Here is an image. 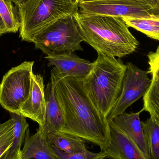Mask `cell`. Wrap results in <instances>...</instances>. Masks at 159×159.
I'll return each instance as SVG.
<instances>
[{"mask_svg":"<svg viewBox=\"0 0 159 159\" xmlns=\"http://www.w3.org/2000/svg\"><path fill=\"white\" fill-rule=\"evenodd\" d=\"M55 93L64 118L60 131L81 138L106 149L111 139L107 119L97 110L88 96L82 78L64 76L51 70Z\"/></svg>","mask_w":159,"mask_h":159,"instance_id":"1","label":"cell"},{"mask_svg":"<svg viewBox=\"0 0 159 159\" xmlns=\"http://www.w3.org/2000/svg\"><path fill=\"white\" fill-rule=\"evenodd\" d=\"M75 17L83 41L98 54L122 58L134 52L139 46L121 17L79 12Z\"/></svg>","mask_w":159,"mask_h":159,"instance_id":"2","label":"cell"},{"mask_svg":"<svg viewBox=\"0 0 159 159\" xmlns=\"http://www.w3.org/2000/svg\"><path fill=\"white\" fill-rule=\"evenodd\" d=\"M93 63L83 83L94 106L107 119L121 92L127 65L120 60L100 54Z\"/></svg>","mask_w":159,"mask_h":159,"instance_id":"3","label":"cell"},{"mask_svg":"<svg viewBox=\"0 0 159 159\" xmlns=\"http://www.w3.org/2000/svg\"><path fill=\"white\" fill-rule=\"evenodd\" d=\"M16 6L21 23L20 36L29 43L57 20L79 12L78 5L71 0H28Z\"/></svg>","mask_w":159,"mask_h":159,"instance_id":"4","label":"cell"},{"mask_svg":"<svg viewBox=\"0 0 159 159\" xmlns=\"http://www.w3.org/2000/svg\"><path fill=\"white\" fill-rule=\"evenodd\" d=\"M75 15L61 18L39 33L32 43L47 56L83 50V42Z\"/></svg>","mask_w":159,"mask_h":159,"instance_id":"5","label":"cell"},{"mask_svg":"<svg viewBox=\"0 0 159 159\" xmlns=\"http://www.w3.org/2000/svg\"><path fill=\"white\" fill-rule=\"evenodd\" d=\"M34 62L24 61L12 68L0 84V104L9 113L19 114L30 90Z\"/></svg>","mask_w":159,"mask_h":159,"instance_id":"6","label":"cell"},{"mask_svg":"<svg viewBox=\"0 0 159 159\" xmlns=\"http://www.w3.org/2000/svg\"><path fill=\"white\" fill-rule=\"evenodd\" d=\"M79 13L116 17H142L153 15V8L143 0H105L78 4Z\"/></svg>","mask_w":159,"mask_h":159,"instance_id":"7","label":"cell"},{"mask_svg":"<svg viewBox=\"0 0 159 159\" xmlns=\"http://www.w3.org/2000/svg\"><path fill=\"white\" fill-rule=\"evenodd\" d=\"M127 70L121 92L117 101L107 117L108 122L115 117L125 112L127 108L143 96L151 84V80L146 71L131 62L126 64Z\"/></svg>","mask_w":159,"mask_h":159,"instance_id":"8","label":"cell"},{"mask_svg":"<svg viewBox=\"0 0 159 159\" xmlns=\"http://www.w3.org/2000/svg\"><path fill=\"white\" fill-rule=\"evenodd\" d=\"M142 112V110L137 113L125 112L114 118L109 124L129 138L146 159H152L139 117Z\"/></svg>","mask_w":159,"mask_h":159,"instance_id":"9","label":"cell"},{"mask_svg":"<svg viewBox=\"0 0 159 159\" xmlns=\"http://www.w3.org/2000/svg\"><path fill=\"white\" fill-rule=\"evenodd\" d=\"M43 78L39 74L33 73L29 97L22 105L19 114L30 119L42 127L45 121L46 102Z\"/></svg>","mask_w":159,"mask_h":159,"instance_id":"10","label":"cell"},{"mask_svg":"<svg viewBox=\"0 0 159 159\" xmlns=\"http://www.w3.org/2000/svg\"><path fill=\"white\" fill-rule=\"evenodd\" d=\"M48 67L54 66L64 76L84 78L90 73L94 65L87 60L80 58L73 53L45 57Z\"/></svg>","mask_w":159,"mask_h":159,"instance_id":"11","label":"cell"},{"mask_svg":"<svg viewBox=\"0 0 159 159\" xmlns=\"http://www.w3.org/2000/svg\"><path fill=\"white\" fill-rule=\"evenodd\" d=\"M110 126V125H109ZM110 142L103 152L112 159H146L134 143L126 135L110 126Z\"/></svg>","mask_w":159,"mask_h":159,"instance_id":"12","label":"cell"},{"mask_svg":"<svg viewBox=\"0 0 159 159\" xmlns=\"http://www.w3.org/2000/svg\"><path fill=\"white\" fill-rule=\"evenodd\" d=\"M21 148L22 159H57L52 150V144L47 134L37 130L32 135L28 129Z\"/></svg>","mask_w":159,"mask_h":159,"instance_id":"13","label":"cell"},{"mask_svg":"<svg viewBox=\"0 0 159 159\" xmlns=\"http://www.w3.org/2000/svg\"><path fill=\"white\" fill-rule=\"evenodd\" d=\"M46 110L45 121L42 127L38 129L45 134L60 131L64 124V118L55 93V81L50 79L45 90Z\"/></svg>","mask_w":159,"mask_h":159,"instance_id":"14","label":"cell"},{"mask_svg":"<svg viewBox=\"0 0 159 159\" xmlns=\"http://www.w3.org/2000/svg\"><path fill=\"white\" fill-rule=\"evenodd\" d=\"M14 122V140L11 146L0 157V159H22L21 146L24 142L29 125L26 117L19 114L10 113Z\"/></svg>","mask_w":159,"mask_h":159,"instance_id":"15","label":"cell"},{"mask_svg":"<svg viewBox=\"0 0 159 159\" xmlns=\"http://www.w3.org/2000/svg\"><path fill=\"white\" fill-rule=\"evenodd\" d=\"M48 137L53 145L69 154L84 152L88 150L84 140L61 131L49 133Z\"/></svg>","mask_w":159,"mask_h":159,"instance_id":"16","label":"cell"},{"mask_svg":"<svg viewBox=\"0 0 159 159\" xmlns=\"http://www.w3.org/2000/svg\"><path fill=\"white\" fill-rule=\"evenodd\" d=\"M128 27L144 34L149 38L159 41V16L154 15L142 17H123Z\"/></svg>","mask_w":159,"mask_h":159,"instance_id":"17","label":"cell"},{"mask_svg":"<svg viewBox=\"0 0 159 159\" xmlns=\"http://www.w3.org/2000/svg\"><path fill=\"white\" fill-rule=\"evenodd\" d=\"M10 0H0V17L6 33H16L20 29V19L16 6Z\"/></svg>","mask_w":159,"mask_h":159,"instance_id":"18","label":"cell"},{"mask_svg":"<svg viewBox=\"0 0 159 159\" xmlns=\"http://www.w3.org/2000/svg\"><path fill=\"white\" fill-rule=\"evenodd\" d=\"M141 123L151 159H159V121L150 116Z\"/></svg>","mask_w":159,"mask_h":159,"instance_id":"19","label":"cell"},{"mask_svg":"<svg viewBox=\"0 0 159 159\" xmlns=\"http://www.w3.org/2000/svg\"><path fill=\"white\" fill-rule=\"evenodd\" d=\"M143 107L146 111L159 121V77H152L151 84L143 96Z\"/></svg>","mask_w":159,"mask_h":159,"instance_id":"20","label":"cell"},{"mask_svg":"<svg viewBox=\"0 0 159 159\" xmlns=\"http://www.w3.org/2000/svg\"><path fill=\"white\" fill-rule=\"evenodd\" d=\"M14 140V122L10 118L0 124V157L11 146Z\"/></svg>","mask_w":159,"mask_h":159,"instance_id":"21","label":"cell"},{"mask_svg":"<svg viewBox=\"0 0 159 159\" xmlns=\"http://www.w3.org/2000/svg\"><path fill=\"white\" fill-rule=\"evenodd\" d=\"M52 148L57 159H104L106 158L105 154L102 151L100 153H95L87 150L80 153L69 154L53 145Z\"/></svg>","mask_w":159,"mask_h":159,"instance_id":"22","label":"cell"},{"mask_svg":"<svg viewBox=\"0 0 159 159\" xmlns=\"http://www.w3.org/2000/svg\"><path fill=\"white\" fill-rule=\"evenodd\" d=\"M149 70L148 73L152 77H159V46L155 52H150L148 55Z\"/></svg>","mask_w":159,"mask_h":159,"instance_id":"23","label":"cell"},{"mask_svg":"<svg viewBox=\"0 0 159 159\" xmlns=\"http://www.w3.org/2000/svg\"><path fill=\"white\" fill-rule=\"evenodd\" d=\"M143 1L154 9L157 6L159 0H143Z\"/></svg>","mask_w":159,"mask_h":159,"instance_id":"24","label":"cell"},{"mask_svg":"<svg viewBox=\"0 0 159 159\" xmlns=\"http://www.w3.org/2000/svg\"><path fill=\"white\" fill-rule=\"evenodd\" d=\"M0 32L2 34L6 33L4 26L1 17H0Z\"/></svg>","mask_w":159,"mask_h":159,"instance_id":"25","label":"cell"},{"mask_svg":"<svg viewBox=\"0 0 159 159\" xmlns=\"http://www.w3.org/2000/svg\"><path fill=\"white\" fill-rule=\"evenodd\" d=\"M153 15L159 16V0L157 6L153 9Z\"/></svg>","mask_w":159,"mask_h":159,"instance_id":"26","label":"cell"},{"mask_svg":"<svg viewBox=\"0 0 159 159\" xmlns=\"http://www.w3.org/2000/svg\"><path fill=\"white\" fill-rule=\"evenodd\" d=\"M10 1H11L12 2L14 3L16 5H18L20 4L27 2L28 0H10Z\"/></svg>","mask_w":159,"mask_h":159,"instance_id":"27","label":"cell"},{"mask_svg":"<svg viewBox=\"0 0 159 159\" xmlns=\"http://www.w3.org/2000/svg\"><path fill=\"white\" fill-rule=\"evenodd\" d=\"M105 1V0H79V3H81L89 2H96V1Z\"/></svg>","mask_w":159,"mask_h":159,"instance_id":"28","label":"cell"},{"mask_svg":"<svg viewBox=\"0 0 159 159\" xmlns=\"http://www.w3.org/2000/svg\"><path fill=\"white\" fill-rule=\"evenodd\" d=\"M73 3L78 4L79 3V0H71Z\"/></svg>","mask_w":159,"mask_h":159,"instance_id":"29","label":"cell"},{"mask_svg":"<svg viewBox=\"0 0 159 159\" xmlns=\"http://www.w3.org/2000/svg\"><path fill=\"white\" fill-rule=\"evenodd\" d=\"M2 35V34L1 33V32H0V36H1Z\"/></svg>","mask_w":159,"mask_h":159,"instance_id":"30","label":"cell"}]
</instances>
